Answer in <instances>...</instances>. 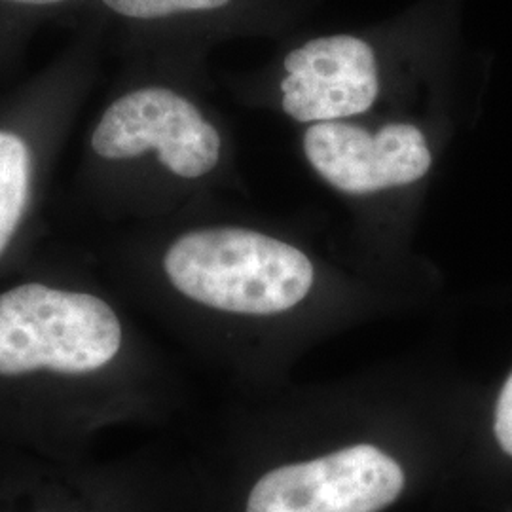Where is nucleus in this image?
I'll list each match as a JSON object with an SVG mask.
<instances>
[{
	"instance_id": "obj_1",
	"label": "nucleus",
	"mask_w": 512,
	"mask_h": 512,
	"mask_svg": "<svg viewBox=\"0 0 512 512\" xmlns=\"http://www.w3.org/2000/svg\"><path fill=\"white\" fill-rule=\"evenodd\" d=\"M169 283L211 310L275 315L304 302L315 268L300 249L236 226L192 230L164 256Z\"/></svg>"
},
{
	"instance_id": "obj_2",
	"label": "nucleus",
	"mask_w": 512,
	"mask_h": 512,
	"mask_svg": "<svg viewBox=\"0 0 512 512\" xmlns=\"http://www.w3.org/2000/svg\"><path fill=\"white\" fill-rule=\"evenodd\" d=\"M120 348V319L99 296L42 283L0 293V376L90 374Z\"/></svg>"
},
{
	"instance_id": "obj_3",
	"label": "nucleus",
	"mask_w": 512,
	"mask_h": 512,
	"mask_svg": "<svg viewBox=\"0 0 512 512\" xmlns=\"http://www.w3.org/2000/svg\"><path fill=\"white\" fill-rule=\"evenodd\" d=\"M406 484L399 459L357 442L266 471L251 488L245 512H384Z\"/></svg>"
},
{
	"instance_id": "obj_4",
	"label": "nucleus",
	"mask_w": 512,
	"mask_h": 512,
	"mask_svg": "<svg viewBox=\"0 0 512 512\" xmlns=\"http://www.w3.org/2000/svg\"><path fill=\"white\" fill-rule=\"evenodd\" d=\"M93 152L129 160L154 150L184 179H200L220 160L219 131L186 97L167 88H139L110 103L92 133Z\"/></svg>"
},
{
	"instance_id": "obj_5",
	"label": "nucleus",
	"mask_w": 512,
	"mask_h": 512,
	"mask_svg": "<svg viewBox=\"0 0 512 512\" xmlns=\"http://www.w3.org/2000/svg\"><path fill=\"white\" fill-rule=\"evenodd\" d=\"M304 152L327 183L351 196L418 183L433 164L421 129L403 122L376 133L340 120L313 124L304 135Z\"/></svg>"
},
{
	"instance_id": "obj_6",
	"label": "nucleus",
	"mask_w": 512,
	"mask_h": 512,
	"mask_svg": "<svg viewBox=\"0 0 512 512\" xmlns=\"http://www.w3.org/2000/svg\"><path fill=\"white\" fill-rule=\"evenodd\" d=\"M283 110L296 122H336L370 109L380 92L372 46L357 37L315 38L285 57Z\"/></svg>"
},
{
	"instance_id": "obj_7",
	"label": "nucleus",
	"mask_w": 512,
	"mask_h": 512,
	"mask_svg": "<svg viewBox=\"0 0 512 512\" xmlns=\"http://www.w3.org/2000/svg\"><path fill=\"white\" fill-rule=\"evenodd\" d=\"M31 152L18 133L0 129V255L6 251L29 203Z\"/></svg>"
},
{
	"instance_id": "obj_8",
	"label": "nucleus",
	"mask_w": 512,
	"mask_h": 512,
	"mask_svg": "<svg viewBox=\"0 0 512 512\" xmlns=\"http://www.w3.org/2000/svg\"><path fill=\"white\" fill-rule=\"evenodd\" d=\"M110 10L133 19H158L184 14L217 10L230 0H103Z\"/></svg>"
},
{
	"instance_id": "obj_9",
	"label": "nucleus",
	"mask_w": 512,
	"mask_h": 512,
	"mask_svg": "<svg viewBox=\"0 0 512 512\" xmlns=\"http://www.w3.org/2000/svg\"><path fill=\"white\" fill-rule=\"evenodd\" d=\"M494 435L501 452L512 458V372L495 403Z\"/></svg>"
},
{
	"instance_id": "obj_10",
	"label": "nucleus",
	"mask_w": 512,
	"mask_h": 512,
	"mask_svg": "<svg viewBox=\"0 0 512 512\" xmlns=\"http://www.w3.org/2000/svg\"><path fill=\"white\" fill-rule=\"evenodd\" d=\"M6 2L29 4V6H50V4H59V2H65V0H6Z\"/></svg>"
}]
</instances>
